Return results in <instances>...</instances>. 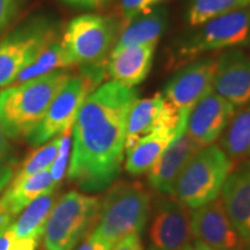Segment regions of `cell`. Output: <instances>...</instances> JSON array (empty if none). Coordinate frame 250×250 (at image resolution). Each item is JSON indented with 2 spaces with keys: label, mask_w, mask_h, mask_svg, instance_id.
Listing matches in <instances>:
<instances>
[{
  "label": "cell",
  "mask_w": 250,
  "mask_h": 250,
  "mask_svg": "<svg viewBox=\"0 0 250 250\" xmlns=\"http://www.w3.org/2000/svg\"><path fill=\"white\" fill-rule=\"evenodd\" d=\"M138 92L110 80L81 105L72 127L68 179L85 191H102L120 176L127 115Z\"/></svg>",
  "instance_id": "6da1fadb"
},
{
  "label": "cell",
  "mask_w": 250,
  "mask_h": 250,
  "mask_svg": "<svg viewBox=\"0 0 250 250\" xmlns=\"http://www.w3.org/2000/svg\"><path fill=\"white\" fill-rule=\"evenodd\" d=\"M67 70H58L0 93V127L7 138H28L39 126L50 105L71 79Z\"/></svg>",
  "instance_id": "7a4b0ae2"
},
{
  "label": "cell",
  "mask_w": 250,
  "mask_h": 250,
  "mask_svg": "<svg viewBox=\"0 0 250 250\" xmlns=\"http://www.w3.org/2000/svg\"><path fill=\"white\" fill-rule=\"evenodd\" d=\"M151 193L139 182H117L109 188L92 230L114 246L130 234L143 232L149 215Z\"/></svg>",
  "instance_id": "3957f363"
},
{
  "label": "cell",
  "mask_w": 250,
  "mask_h": 250,
  "mask_svg": "<svg viewBox=\"0 0 250 250\" xmlns=\"http://www.w3.org/2000/svg\"><path fill=\"white\" fill-rule=\"evenodd\" d=\"M232 170V159L218 145L199 149L177 179L174 196L189 208L208 204L218 198Z\"/></svg>",
  "instance_id": "277c9868"
},
{
  "label": "cell",
  "mask_w": 250,
  "mask_h": 250,
  "mask_svg": "<svg viewBox=\"0 0 250 250\" xmlns=\"http://www.w3.org/2000/svg\"><path fill=\"white\" fill-rule=\"evenodd\" d=\"M101 202L78 191L65 193L52 208L44 229L46 250H72L95 227Z\"/></svg>",
  "instance_id": "5b68a950"
},
{
  "label": "cell",
  "mask_w": 250,
  "mask_h": 250,
  "mask_svg": "<svg viewBox=\"0 0 250 250\" xmlns=\"http://www.w3.org/2000/svg\"><path fill=\"white\" fill-rule=\"evenodd\" d=\"M103 79L104 68L101 65L87 66L79 76H72L52 101L43 121L27 138L30 145H43L72 130L81 105Z\"/></svg>",
  "instance_id": "8992f818"
},
{
  "label": "cell",
  "mask_w": 250,
  "mask_h": 250,
  "mask_svg": "<svg viewBox=\"0 0 250 250\" xmlns=\"http://www.w3.org/2000/svg\"><path fill=\"white\" fill-rule=\"evenodd\" d=\"M116 23L109 17L85 14L74 18L62 37L72 65H100L110 50Z\"/></svg>",
  "instance_id": "52a82bcc"
},
{
  "label": "cell",
  "mask_w": 250,
  "mask_h": 250,
  "mask_svg": "<svg viewBox=\"0 0 250 250\" xmlns=\"http://www.w3.org/2000/svg\"><path fill=\"white\" fill-rule=\"evenodd\" d=\"M183 43L177 58L190 61L205 52L248 44L250 6L206 21Z\"/></svg>",
  "instance_id": "ba28073f"
},
{
  "label": "cell",
  "mask_w": 250,
  "mask_h": 250,
  "mask_svg": "<svg viewBox=\"0 0 250 250\" xmlns=\"http://www.w3.org/2000/svg\"><path fill=\"white\" fill-rule=\"evenodd\" d=\"M56 31L45 22L31 23L0 42V87L12 85L23 68L56 39Z\"/></svg>",
  "instance_id": "9c48e42d"
},
{
  "label": "cell",
  "mask_w": 250,
  "mask_h": 250,
  "mask_svg": "<svg viewBox=\"0 0 250 250\" xmlns=\"http://www.w3.org/2000/svg\"><path fill=\"white\" fill-rule=\"evenodd\" d=\"M191 239L189 208L174 195L162 196L155 203L148 250H183Z\"/></svg>",
  "instance_id": "30bf717a"
},
{
  "label": "cell",
  "mask_w": 250,
  "mask_h": 250,
  "mask_svg": "<svg viewBox=\"0 0 250 250\" xmlns=\"http://www.w3.org/2000/svg\"><path fill=\"white\" fill-rule=\"evenodd\" d=\"M218 64V58H204L177 72L165 87L166 101L181 114L189 116L197 103L213 90Z\"/></svg>",
  "instance_id": "8fae6325"
},
{
  "label": "cell",
  "mask_w": 250,
  "mask_h": 250,
  "mask_svg": "<svg viewBox=\"0 0 250 250\" xmlns=\"http://www.w3.org/2000/svg\"><path fill=\"white\" fill-rule=\"evenodd\" d=\"M192 236L202 245L217 250H242L243 239L228 217L221 198L192 208Z\"/></svg>",
  "instance_id": "7c38bea8"
},
{
  "label": "cell",
  "mask_w": 250,
  "mask_h": 250,
  "mask_svg": "<svg viewBox=\"0 0 250 250\" xmlns=\"http://www.w3.org/2000/svg\"><path fill=\"white\" fill-rule=\"evenodd\" d=\"M235 110L232 103L212 90L191 109L186 132L201 148L213 145L228 126Z\"/></svg>",
  "instance_id": "4fadbf2b"
},
{
  "label": "cell",
  "mask_w": 250,
  "mask_h": 250,
  "mask_svg": "<svg viewBox=\"0 0 250 250\" xmlns=\"http://www.w3.org/2000/svg\"><path fill=\"white\" fill-rule=\"evenodd\" d=\"M199 149L186 131L177 136L148 170L149 187L164 195H174L177 179Z\"/></svg>",
  "instance_id": "5bb4252c"
},
{
  "label": "cell",
  "mask_w": 250,
  "mask_h": 250,
  "mask_svg": "<svg viewBox=\"0 0 250 250\" xmlns=\"http://www.w3.org/2000/svg\"><path fill=\"white\" fill-rule=\"evenodd\" d=\"M219 59L213 92L235 108L250 103V57L241 52H229Z\"/></svg>",
  "instance_id": "9a60e30c"
},
{
  "label": "cell",
  "mask_w": 250,
  "mask_h": 250,
  "mask_svg": "<svg viewBox=\"0 0 250 250\" xmlns=\"http://www.w3.org/2000/svg\"><path fill=\"white\" fill-rule=\"evenodd\" d=\"M221 201L243 241L250 239V160L230 171L221 189Z\"/></svg>",
  "instance_id": "2e32d148"
},
{
  "label": "cell",
  "mask_w": 250,
  "mask_h": 250,
  "mask_svg": "<svg viewBox=\"0 0 250 250\" xmlns=\"http://www.w3.org/2000/svg\"><path fill=\"white\" fill-rule=\"evenodd\" d=\"M155 48V45L114 48L107 66L111 80L130 88L143 83L152 67Z\"/></svg>",
  "instance_id": "e0dca14e"
},
{
  "label": "cell",
  "mask_w": 250,
  "mask_h": 250,
  "mask_svg": "<svg viewBox=\"0 0 250 250\" xmlns=\"http://www.w3.org/2000/svg\"><path fill=\"white\" fill-rule=\"evenodd\" d=\"M57 187L50 168L17 184H9L0 197V219L12 225L31 202L46 192L54 191Z\"/></svg>",
  "instance_id": "ac0fdd59"
},
{
  "label": "cell",
  "mask_w": 250,
  "mask_h": 250,
  "mask_svg": "<svg viewBox=\"0 0 250 250\" xmlns=\"http://www.w3.org/2000/svg\"><path fill=\"white\" fill-rule=\"evenodd\" d=\"M166 99L164 94L156 93L151 98L137 100L131 107L125 129V152L153 131L160 129Z\"/></svg>",
  "instance_id": "d6986e66"
},
{
  "label": "cell",
  "mask_w": 250,
  "mask_h": 250,
  "mask_svg": "<svg viewBox=\"0 0 250 250\" xmlns=\"http://www.w3.org/2000/svg\"><path fill=\"white\" fill-rule=\"evenodd\" d=\"M182 133L167 129H159L139 140L126 153L125 169L131 175H142L153 167L170 143Z\"/></svg>",
  "instance_id": "ffe728a7"
},
{
  "label": "cell",
  "mask_w": 250,
  "mask_h": 250,
  "mask_svg": "<svg viewBox=\"0 0 250 250\" xmlns=\"http://www.w3.org/2000/svg\"><path fill=\"white\" fill-rule=\"evenodd\" d=\"M167 26V12L156 6L147 13L131 20L121 34L115 48L132 45H155Z\"/></svg>",
  "instance_id": "44dd1931"
},
{
  "label": "cell",
  "mask_w": 250,
  "mask_h": 250,
  "mask_svg": "<svg viewBox=\"0 0 250 250\" xmlns=\"http://www.w3.org/2000/svg\"><path fill=\"white\" fill-rule=\"evenodd\" d=\"M56 199H57V193L54 190L31 202L11 225L15 235L22 239L40 240L41 236L44 234L46 221L50 212L56 204Z\"/></svg>",
  "instance_id": "7402d4cb"
},
{
  "label": "cell",
  "mask_w": 250,
  "mask_h": 250,
  "mask_svg": "<svg viewBox=\"0 0 250 250\" xmlns=\"http://www.w3.org/2000/svg\"><path fill=\"white\" fill-rule=\"evenodd\" d=\"M71 66H73V65H72L66 52H65L64 46L62 44V40L56 37L40 52L35 61L18 74L12 85H20V83L45 76V74L51 73L54 71L66 70Z\"/></svg>",
  "instance_id": "603a6c76"
},
{
  "label": "cell",
  "mask_w": 250,
  "mask_h": 250,
  "mask_svg": "<svg viewBox=\"0 0 250 250\" xmlns=\"http://www.w3.org/2000/svg\"><path fill=\"white\" fill-rule=\"evenodd\" d=\"M221 145L232 160L250 158V103L230 120Z\"/></svg>",
  "instance_id": "cb8c5ba5"
},
{
  "label": "cell",
  "mask_w": 250,
  "mask_h": 250,
  "mask_svg": "<svg viewBox=\"0 0 250 250\" xmlns=\"http://www.w3.org/2000/svg\"><path fill=\"white\" fill-rule=\"evenodd\" d=\"M249 6L250 0H192L188 14V21L190 26L199 27L219 15Z\"/></svg>",
  "instance_id": "d4e9b609"
},
{
  "label": "cell",
  "mask_w": 250,
  "mask_h": 250,
  "mask_svg": "<svg viewBox=\"0 0 250 250\" xmlns=\"http://www.w3.org/2000/svg\"><path fill=\"white\" fill-rule=\"evenodd\" d=\"M59 145H61V136L55 137L41 147L34 149L27 159L22 162L20 168L18 167L14 179L9 184H17L21 181L28 179L31 175L40 173L51 167L56 156L58 154Z\"/></svg>",
  "instance_id": "484cf974"
},
{
  "label": "cell",
  "mask_w": 250,
  "mask_h": 250,
  "mask_svg": "<svg viewBox=\"0 0 250 250\" xmlns=\"http://www.w3.org/2000/svg\"><path fill=\"white\" fill-rule=\"evenodd\" d=\"M18 170V162L12 154L11 145L0 127V193L9 186Z\"/></svg>",
  "instance_id": "4316f807"
},
{
  "label": "cell",
  "mask_w": 250,
  "mask_h": 250,
  "mask_svg": "<svg viewBox=\"0 0 250 250\" xmlns=\"http://www.w3.org/2000/svg\"><path fill=\"white\" fill-rule=\"evenodd\" d=\"M71 131L72 130H68L66 132L61 134V145H59L58 154L56 156L54 164L50 167L52 179H54L57 186L61 183L62 177H64L65 170H66L67 160L71 151Z\"/></svg>",
  "instance_id": "83f0119b"
},
{
  "label": "cell",
  "mask_w": 250,
  "mask_h": 250,
  "mask_svg": "<svg viewBox=\"0 0 250 250\" xmlns=\"http://www.w3.org/2000/svg\"><path fill=\"white\" fill-rule=\"evenodd\" d=\"M40 240L22 239L12 230L11 226L0 230V250H36Z\"/></svg>",
  "instance_id": "f1b7e54d"
},
{
  "label": "cell",
  "mask_w": 250,
  "mask_h": 250,
  "mask_svg": "<svg viewBox=\"0 0 250 250\" xmlns=\"http://www.w3.org/2000/svg\"><path fill=\"white\" fill-rule=\"evenodd\" d=\"M164 0H122L121 9L124 21L129 23L138 15L147 13Z\"/></svg>",
  "instance_id": "f546056e"
},
{
  "label": "cell",
  "mask_w": 250,
  "mask_h": 250,
  "mask_svg": "<svg viewBox=\"0 0 250 250\" xmlns=\"http://www.w3.org/2000/svg\"><path fill=\"white\" fill-rule=\"evenodd\" d=\"M21 0H0V31L11 22L18 13Z\"/></svg>",
  "instance_id": "4dcf8cb0"
},
{
  "label": "cell",
  "mask_w": 250,
  "mask_h": 250,
  "mask_svg": "<svg viewBox=\"0 0 250 250\" xmlns=\"http://www.w3.org/2000/svg\"><path fill=\"white\" fill-rule=\"evenodd\" d=\"M111 248L112 246L110 243L103 241V240L93 235L92 233H89L76 250H111Z\"/></svg>",
  "instance_id": "1f68e13d"
},
{
  "label": "cell",
  "mask_w": 250,
  "mask_h": 250,
  "mask_svg": "<svg viewBox=\"0 0 250 250\" xmlns=\"http://www.w3.org/2000/svg\"><path fill=\"white\" fill-rule=\"evenodd\" d=\"M111 250H144L139 234H130L112 246Z\"/></svg>",
  "instance_id": "d6a6232c"
},
{
  "label": "cell",
  "mask_w": 250,
  "mask_h": 250,
  "mask_svg": "<svg viewBox=\"0 0 250 250\" xmlns=\"http://www.w3.org/2000/svg\"><path fill=\"white\" fill-rule=\"evenodd\" d=\"M65 1L70 2V4H73V5L86 6V7H95V6L100 5L99 0H65Z\"/></svg>",
  "instance_id": "836d02e7"
},
{
  "label": "cell",
  "mask_w": 250,
  "mask_h": 250,
  "mask_svg": "<svg viewBox=\"0 0 250 250\" xmlns=\"http://www.w3.org/2000/svg\"><path fill=\"white\" fill-rule=\"evenodd\" d=\"M192 249H193V250H217V249L210 248V247H208V246L202 245L201 242H197V241H196V245H195V247H193Z\"/></svg>",
  "instance_id": "e575fe53"
},
{
  "label": "cell",
  "mask_w": 250,
  "mask_h": 250,
  "mask_svg": "<svg viewBox=\"0 0 250 250\" xmlns=\"http://www.w3.org/2000/svg\"><path fill=\"white\" fill-rule=\"evenodd\" d=\"M105 1H108V0H99L100 5H101V4H103V2H105Z\"/></svg>",
  "instance_id": "d590c367"
},
{
  "label": "cell",
  "mask_w": 250,
  "mask_h": 250,
  "mask_svg": "<svg viewBox=\"0 0 250 250\" xmlns=\"http://www.w3.org/2000/svg\"><path fill=\"white\" fill-rule=\"evenodd\" d=\"M183 250H193V249L191 248V247H189V246H188V247H187V248H184Z\"/></svg>",
  "instance_id": "8d00e7d4"
},
{
  "label": "cell",
  "mask_w": 250,
  "mask_h": 250,
  "mask_svg": "<svg viewBox=\"0 0 250 250\" xmlns=\"http://www.w3.org/2000/svg\"><path fill=\"white\" fill-rule=\"evenodd\" d=\"M248 44H250V26H249V40H248Z\"/></svg>",
  "instance_id": "74e56055"
},
{
  "label": "cell",
  "mask_w": 250,
  "mask_h": 250,
  "mask_svg": "<svg viewBox=\"0 0 250 250\" xmlns=\"http://www.w3.org/2000/svg\"><path fill=\"white\" fill-rule=\"evenodd\" d=\"M247 242H248V250H250V239Z\"/></svg>",
  "instance_id": "f35d334b"
}]
</instances>
